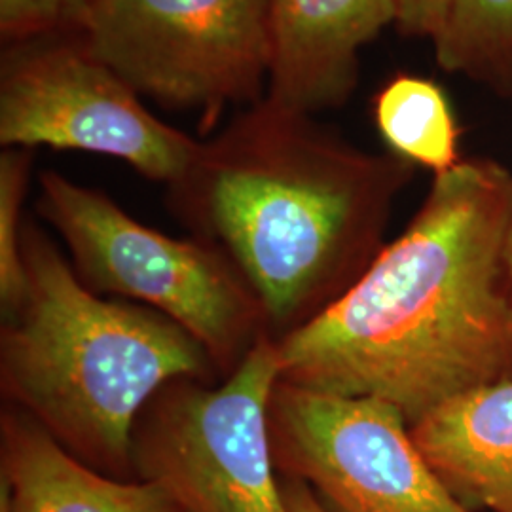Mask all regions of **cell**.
<instances>
[{
  "label": "cell",
  "instance_id": "1",
  "mask_svg": "<svg viewBox=\"0 0 512 512\" xmlns=\"http://www.w3.org/2000/svg\"><path fill=\"white\" fill-rule=\"evenodd\" d=\"M512 173L488 158L435 175L403 234L330 310L277 342L279 380L393 404L408 425L512 382Z\"/></svg>",
  "mask_w": 512,
  "mask_h": 512
},
{
  "label": "cell",
  "instance_id": "2",
  "mask_svg": "<svg viewBox=\"0 0 512 512\" xmlns=\"http://www.w3.org/2000/svg\"><path fill=\"white\" fill-rule=\"evenodd\" d=\"M412 175L401 156L353 147L264 97L200 141L167 200L234 268L279 342L365 275Z\"/></svg>",
  "mask_w": 512,
  "mask_h": 512
},
{
  "label": "cell",
  "instance_id": "3",
  "mask_svg": "<svg viewBox=\"0 0 512 512\" xmlns=\"http://www.w3.org/2000/svg\"><path fill=\"white\" fill-rule=\"evenodd\" d=\"M27 287L2 313V401L101 475L137 480L133 427L164 385L222 378L202 344L145 306L90 291L59 247L25 220Z\"/></svg>",
  "mask_w": 512,
  "mask_h": 512
},
{
  "label": "cell",
  "instance_id": "4",
  "mask_svg": "<svg viewBox=\"0 0 512 512\" xmlns=\"http://www.w3.org/2000/svg\"><path fill=\"white\" fill-rule=\"evenodd\" d=\"M37 213L65 241L74 272L90 291L181 325L222 380L270 338L255 296L226 258L200 239L165 236L129 217L101 190L57 171L40 175Z\"/></svg>",
  "mask_w": 512,
  "mask_h": 512
},
{
  "label": "cell",
  "instance_id": "5",
  "mask_svg": "<svg viewBox=\"0 0 512 512\" xmlns=\"http://www.w3.org/2000/svg\"><path fill=\"white\" fill-rule=\"evenodd\" d=\"M279 374L277 342L264 338L220 382L164 385L133 427L137 480L158 484L181 512H289L268 425Z\"/></svg>",
  "mask_w": 512,
  "mask_h": 512
},
{
  "label": "cell",
  "instance_id": "6",
  "mask_svg": "<svg viewBox=\"0 0 512 512\" xmlns=\"http://www.w3.org/2000/svg\"><path fill=\"white\" fill-rule=\"evenodd\" d=\"M86 46L139 93L200 109L256 103L270 74V0H97Z\"/></svg>",
  "mask_w": 512,
  "mask_h": 512
},
{
  "label": "cell",
  "instance_id": "7",
  "mask_svg": "<svg viewBox=\"0 0 512 512\" xmlns=\"http://www.w3.org/2000/svg\"><path fill=\"white\" fill-rule=\"evenodd\" d=\"M0 145L105 154L171 186L200 141L145 109L128 82L78 42L27 40L4 55Z\"/></svg>",
  "mask_w": 512,
  "mask_h": 512
},
{
  "label": "cell",
  "instance_id": "8",
  "mask_svg": "<svg viewBox=\"0 0 512 512\" xmlns=\"http://www.w3.org/2000/svg\"><path fill=\"white\" fill-rule=\"evenodd\" d=\"M275 469L330 512H475L444 486L399 408L277 382L268 408Z\"/></svg>",
  "mask_w": 512,
  "mask_h": 512
},
{
  "label": "cell",
  "instance_id": "9",
  "mask_svg": "<svg viewBox=\"0 0 512 512\" xmlns=\"http://www.w3.org/2000/svg\"><path fill=\"white\" fill-rule=\"evenodd\" d=\"M397 21V0H270L266 97L313 114L340 107L357 84L359 50Z\"/></svg>",
  "mask_w": 512,
  "mask_h": 512
},
{
  "label": "cell",
  "instance_id": "10",
  "mask_svg": "<svg viewBox=\"0 0 512 512\" xmlns=\"http://www.w3.org/2000/svg\"><path fill=\"white\" fill-rule=\"evenodd\" d=\"M0 512H181L147 480L101 475L61 448L37 421L0 412Z\"/></svg>",
  "mask_w": 512,
  "mask_h": 512
},
{
  "label": "cell",
  "instance_id": "11",
  "mask_svg": "<svg viewBox=\"0 0 512 512\" xmlns=\"http://www.w3.org/2000/svg\"><path fill=\"white\" fill-rule=\"evenodd\" d=\"M410 431L431 469L467 509L512 512V382L448 401Z\"/></svg>",
  "mask_w": 512,
  "mask_h": 512
},
{
  "label": "cell",
  "instance_id": "12",
  "mask_svg": "<svg viewBox=\"0 0 512 512\" xmlns=\"http://www.w3.org/2000/svg\"><path fill=\"white\" fill-rule=\"evenodd\" d=\"M376 124L393 150L444 173L458 164V128L446 95L431 80L397 76L376 97Z\"/></svg>",
  "mask_w": 512,
  "mask_h": 512
},
{
  "label": "cell",
  "instance_id": "13",
  "mask_svg": "<svg viewBox=\"0 0 512 512\" xmlns=\"http://www.w3.org/2000/svg\"><path fill=\"white\" fill-rule=\"evenodd\" d=\"M433 42L444 71L512 95V0H450Z\"/></svg>",
  "mask_w": 512,
  "mask_h": 512
},
{
  "label": "cell",
  "instance_id": "14",
  "mask_svg": "<svg viewBox=\"0 0 512 512\" xmlns=\"http://www.w3.org/2000/svg\"><path fill=\"white\" fill-rule=\"evenodd\" d=\"M33 154L29 148H4L0 154V304L14 310L25 293L27 275L21 255L23 202Z\"/></svg>",
  "mask_w": 512,
  "mask_h": 512
},
{
  "label": "cell",
  "instance_id": "15",
  "mask_svg": "<svg viewBox=\"0 0 512 512\" xmlns=\"http://www.w3.org/2000/svg\"><path fill=\"white\" fill-rule=\"evenodd\" d=\"M65 23V0H0V33L8 40H35Z\"/></svg>",
  "mask_w": 512,
  "mask_h": 512
},
{
  "label": "cell",
  "instance_id": "16",
  "mask_svg": "<svg viewBox=\"0 0 512 512\" xmlns=\"http://www.w3.org/2000/svg\"><path fill=\"white\" fill-rule=\"evenodd\" d=\"M450 0H397V25L410 37H435Z\"/></svg>",
  "mask_w": 512,
  "mask_h": 512
},
{
  "label": "cell",
  "instance_id": "17",
  "mask_svg": "<svg viewBox=\"0 0 512 512\" xmlns=\"http://www.w3.org/2000/svg\"><path fill=\"white\" fill-rule=\"evenodd\" d=\"M281 494L289 512H330L302 480L281 478Z\"/></svg>",
  "mask_w": 512,
  "mask_h": 512
},
{
  "label": "cell",
  "instance_id": "18",
  "mask_svg": "<svg viewBox=\"0 0 512 512\" xmlns=\"http://www.w3.org/2000/svg\"><path fill=\"white\" fill-rule=\"evenodd\" d=\"M97 0H65V23L74 29H82Z\"/></svg>",
  "mask_w": 512,
  "mask_h": 512
},
{
  "label": "cell",
  "instance_id": "19",
  "mask_svg": "<svg viewBox=\"0 0 512 512\" xmlns=\"http://www.w3.org/2000/svg\"><path fill=\"white\" fill-rule=\"evenodd\" d=\"M507 262H509V272L512 279V217L511 226H509V239H507Z\"/></svg>",
  "mask_w": 512,
  "mask_h": 512
}]
</instances>
